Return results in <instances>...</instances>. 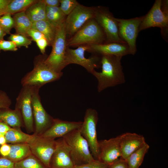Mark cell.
Here are the masks:
<instances>
[{
	"instance_id": "41",
	"label": "cell",
	"mask_w": 168,
	"mask_h": 168,
	"mask_svg": "<svg viewBox=\"0 0 168 168\" xmlns=\"http://www.w3.org/2000/svg\"><path fill=\"white\" fill-rule=\"evenodd\" d=\"M46 6L59 7L60 0H42Z\"/></svg>"
},
{
	"instance_id": "5",
	"label": "cell",
	"mask_w": 168,
	"mask_h": 168,
	"mask_svg": "<svg viewBox=\"0 0 168 168\" xmlns=\"http://www.w3.org/2000/svg\"><path fill=\"white\" fill-rule=\"evenodd\" d=\"M65 22L57 28L55 37L52 45V49L45 62L56 72L61 73L66 67L65 58L67 48Z\"/></svg>"
},
{
	"instance_id": "48",
	"label": "cell",
	"mask_w": 168,
	"mask_h": 168,
	"mask_svg": "<svg viewBox=\"0 0 168 168\" xmlns=\"http://www.w3.org/2000/svg\"></svg>"
},
{
	"instance_id": "2",
	"label": "cell",
	"mask_w": 168,
	"mask_h": 168,
	"mask_svg": "<svg viewBox=\"0 0 168 168\" xmlns=\"http://www.w3.org/2000/svg\"><path fill=\"white\" fill-rule=\"evenodd\" d=\"M106 36L94 18L87 21L67 41V47L105 43Z\"/></svg>"
},
{
	"instance_id": "3",
	"label": "cell",
	"mask_w": 168,
	"mask_h": 168,
	"mask_svg": "<svg viewBox=\"0 0 168 168\" xmlns=\"http://www.w3.org/2000/svg\"><path fill=\"white\" fill-rule=\"evenodd\" d=\"M63 138L70 147L71 157L75 166L84 165L95 160L79 129L72 131Z\"/></svg>"
},
{
	"instance_id": "13",
	"label": "cell",
	"mask_w": 168,
	"mask_h": 168,
	"mask_svg": "<svg viewBox=\"0 0 168 168\" xmlns=\"http://www.w3.org/2000/svg\"><path fill=\"white\" fill-rule=\"evenodd\" d=\"M33 135L28 143L32 154L46 167L49 168L51 157L56 147V140Z\"/></svg>"
},
{
	"instance_id": "34",
	"label": "cell",
	"mask_w": 168,
	"mask_h": 168,
	"mask_svg": "<svg viewBox=\"0 0 168 168\" xmlns=\"http://www.w3.org/2000/svg\"><path fill=\"white\" fill-rule=\"evenodd\" d=\"M16 51L17 50V46L12 41L4 40H0V50Z\"/></svg>"
},
{
	"instance_id": "32",
	"label": "cell",
	"mask_w": 168,
	"mask_h": 168,
	"mask_svg": "<svg viewBox=\"0 0 168 168\" xmlns=\"http://www.w3.org/2000/svg\"><path fill=\"white\" fill-rule=\"evenodd\" d=\"M79 4L76 0H60L59 7L66 16L70 14Z\"/></svg>"
},
{
	"instance_id": "9",
	"label": "cell",
	"mask_w": 168,
	"mask_h": 168,
	"mask_svg": "<svg viewBox=\"0 0 168 168\" xmlns=\"http://www.w3.org/2000/svg\"><path fill=\"white\" fill-rule=\"evenodd\" d=\"M162 0H155L152 7L144 16L139 28V32L152 27H160L161 34L165 40L167 36L168 14L163 12L161 8Z\"/></svg>"
},
{
	"instance_id": "19",
	"label": "cell",
	"mask_w": 168,
	"mask_h": 168,
	"mask_svg": "<svg viewBox=\"0 0 168 168\" xmlns=\"http://www.w3.org/2000/svg\"><path fill=\"white\" fill-rule=\"evenodd\" d=\"M88 45V51L100 55H113L122 57L130 54L128 46L126 43L111 42Z\"/></svg>"
},
{
	"instance_id": "47",
	"label": "cell",
	"mask_w": 168,
	"mask_h": 168,
	"mask_svg": "<svg viewBox=\"0 0 168 168\" xmlns=\"http://www.w3.org/2000/svg\"><path fill=\"white\" fill-rule=\"evenodd\" d=\"M2 134L3 135V134H2V133H0V135H2Z\"/></svg>"
},
{
	"instance_id": "37",
	"label": "cell",
	"mask_w": 168,
	"mask_h": 168,
	"mask_svg": "<svg viewBox=\"0 0 168 168\" xmlns=\"http://www.w3.org/2000/svg\"><path fill=\"white\" fill-rule=\"evenodd\" d=\"M27 34L28 35L30 36L33 40L35 41H36L42 38H45L42 33L33 28L29 29L27 32Z\"/></svg>"
},
{
	"instance_id": "6",
	"label": "cell",
	"mask_w": 168,
	"mask_h": 168,
	"mask_svg": "<svg viewBox=\"0 0 168 168\" xmlns=\"http://www.w3.org/2000/svg\"><path fill=\"white\" fill-rule=\"evenodd\" d=\"M97 111L91 108L87 109L84 121L79 129L82 136L87 142L91 154L97 160L99 154L98 141L97 138L96 125L98 121Z\"/></svg>"
},
{
	"instance_id": "1",
	"label": "cell",
	"mask_w": 168,
	"mask_h": 168,
	"mask_svg": "<svg viewBox=\"0 0 168 168\" xmlns=\"http://www.w3.org/2000/svg\"><path fill=\"white\" fill-rule=\"evenodd\" d=\"M101 56V72L95 70L91 73L98 80L99 92L108 87L123 84L125 81L121 62L122 57L113 55Z\"/></svg>"
},
{
	"instance_id": "22",
	"label": "cell",
	"mask_w": 168,
	"mask_h": 168,
	"mask_svg": "<svg viewBox=\"0 0 168 168\" xmlns=\"http://www.w3.org/2000/svg\"><path fill=\"white\" fill-rule=\"evenodd\" d=\"M46 6L42 0H37L25 11L26 14L32 23L46 20Z\"/></svg>"
},
{
	"instance_id": "45",
	"label": "cell",
	"mask_w": 168,
	"mask_h": 168,
	"mask_svg": "<svg viewBox=\"0 0 168 168\" xmlns=\"http://www.w3.org/2000/svg\"><path fill=\"white\" fill-rule=\"evenodd\" d=\"M7 143L5 138L4 135H0V145H2Z\"/></svg>"
},
{
	"instance_id": "14",
	"label": "cell",
	"mask_w": 168,
	"mask_h": 168,
	"mask_svg": "<svg viewBox=\"0 0 168 168\" xmlns=\"http://www.w3.org/2000/svg\"><path fill=\"white\" fill-rule=\"evenodd\" d=\"M31 97L32 86H22L16 98L15 107L20 110L24 124L27 132L29 133L34 131Z\"/></svg>"
},
{
	"instance_id": "10",
	"label": "cell",
	"mask_w": 168,
	"mask_h": 168,
	"mask_svg": "<svg viewBox=\"0 0 168 168\" xmlns=\"http://www.w3.org/2000/svg\"><path fill=\"white\" fill-rule=\"evenodd\" d=\"M96 7L78 4L67 16L65 21L66 36L72 37L88 21L94 18Z\"/></svg>"
},
{
	"instance_id": "23",
	"label": "cell",
	"mask_w": 168,
	"mask_h": 168,
	"mask_svg": "<svg viewBox=\"0 0 168 168\" xmlns=\"http://www.w3.org/2000/svg\"><path fill=\"white\" fill-rule=\"evenodd\" d=\"M58 27L53 26L46 20H43L32 22L31 28L42 33L47 40L48 45L52 46Z\"/></svg>"
},
{
	"instance_id": "28",
	"label": "cell",
	"mask_w": 168,
	"mask_h": 168,
	"mask_svg": "<svg viewBox=\"0 0 168 168\" xmlns=\"http://www.w3.org/2000/svg\"><path fill=\"white\" fill-rule=\"evenodd\" d=\"M35 0H12L7 6L4 13L11 15L25 11L29 6L35 2Z\"/></svg>"
},
{
	"instance_id": "29",
	"label": "cell",
	"mask_w": 168,
	"mask_h": 168,
	"mask_svg": "<svg viewBox=\"0 0 168 168\" xmlns=\"http://www.w3.org/2000/svg\"><path fill=\"white\" fill-rule=\"evenodd\" d=\"M15 168H47L32 154L23 160L15 163Z\"/></svg>"
},
{
	"instance_id": "11",
	"label": "cell",
	"mask_w": 168,
	"mask_h": 168,
	"mask_svg": "<svg viewBox=\"0 0 168 168\" xmlns=\"http://www.w3.org/2000/svg\"><path fill=\"white\" fill-rule=\"evenodd\" d=\"M144 16L129 19L115 18L121 39L128 45L130 54L134 55L136 52V39L140 25Z\"/></svg>"
},
{
	"instance_id": "40",
	"label": "cell",
	"mask_w": 168,
	"mask_h": 168,
	"mask_svg": "<svg viewBox=\"0 0 168 168\" xmlns=\"http://www.w3.org/2000/svg\"><path fill=\"white\" fill-rule=\"evenodd\" d=\"M11 147L10 144L6 143L2 145L0 147V155L1 156L5 157L10 153Z\"/></svg>"
},
{
	"instance_id": "12",
	"label": "cell",
	"mask_w": 168,
	"mask_h": 168,
	"mask_svg": "<svg viewBox=\"0 0 168 168\" xmlns=\"http://www.w3.org/2000/svg\"><path fill=\"white\" fill-rule=\"evenodd\" d=\"M88 49V44L81 45L75 49L67 47L65 54L66 66L70 64H77L85 68L91 73L95 68H100L101 55L98 54L88 58H85V52Z\"/></svg>"
},
{
	"instance_id": "26",
	"label": "cell",
	"mask_w": 168,
	"mask_h": 168,
	"mask_svg": "<svg viewBox=\"0 0 168 168\" xmlns=\"http://www.w3.org/2000/svg\"><path fill=\"white\" fill-rule=\"evenodd\" d=\"M66 17L59 6H46V20L54 26L58 27L64 23Z\"/></svg>"
},
{
	"instance_id": "30",
	"label": "cell",
	"mask_w": 168,
	"mask_h": 168,
	"mask_svg": "<svg viewBox=\"0 0 168 168\" xmlns=\"http://www.w3.org/2000/svg\"><path fill=\"white\" fill-rule=\"evenodd\" d=\"M0 26L6 34H10L11 29L15 26L14 19L11 14L5 13L0 17Z\"/></svg>"
},
{
	"instance_id": "36",
	"label": "cell",
	"mask_w": 168,
	"mask_h": 168,
	"mask_svg": "<svg viewBox=\"0 0 168 168\" xmlns=\"http://www.w3.org/2000/svg\"><path fill=\"white\" fill-rule=\"evenodd\" d=\"M107 168H129L125 160L118 158L112 163L108 165Z\"/></svg>"
},
{
	"instance_id": "42",
	"label": "cell",
	"mask_w": 168,
	"mask_h": 168,
	"mask_svg": "<svg viewBox=\"0 0 168 168\" xmlns=\"http://www.w3.org/2000/svg\"><path fill=\"white\" fill-rule=\"evenodd\" d=\"M11 128L6 123L0 120V133L3 135L9 129Z\"/></svg>"
},
{
	"instance_id": "17",
	"label": "cell",
	"mask_w": 168,
	"mask_h": 168,
	"mask_svg": "<svg viewBox=\"0 0 168 168\" xmlns=\"http://www.w3.org/2000/svg\"><path fill=\"white\" fill-rule=\"evenodd\" d=\"M82 124V121H70L54 119L50 126L40 135L54 139L63 138L71 131L79 129Z\"/></svg>"
},
{
	"instance_id": "44",
	"label": "cell",
	"mask_w": 168,
	"mask_h": 168,
	"mask_svg": "<svg viewBox=\"0 0 168 168\" xmlns=\"http://www.w3.org/2000/svg\"><path fill=\"white\" fill-rule=\"evenodd\" d=\"M7 34L0 26V40H3L4 37Z\"/></svg>"
},
{
	"instance_id": "7",
	"label": "cell",
	"mask_w": 168,
	"mask_h": 168,
	"mask_svg": "<svg viewBox=\"0 0 168 168\" xmlns=\"http://www.w3.org/2000/svg\"><path fill=\"white\" fill-rule=\"evenodd\" d=\"M94 18L104 32L106 42L125 43L120 38L115 18L107 8L96 7Z\"/></svg>"
},
{
	"instance_id": "31",
	"label": "cell",
	"mask_w": 168,
	"mask_h": 168,
	"mask_svg": "<svg viewBox=\"0 0 168 168\" xmlns=\"http://www.w3.org/2000/svg\"><path fill=\"white\" fill-rule=\"evenodd\" d=\"M9 38L15 44L17 47L23 46L28 48L31 43V40L28 39L26 36L22 35L12 34Z\"/></svg>"
},
{
	"instance_id": "38",
	"label": "cell",
	"mask_w": 168,
	"mask_h": 168,
	"mask_svg": "<svg viewBox=\"0 0 168 168\" xmlns=\"http://www.w3.org/2000/svg\"><path fill=\"white\" fill-rule=\"evenodd\" d=\"M15 163L4 157H0V168H15Z\"/></svg>"
},
{
	"instance_id": "27",
	"label": "cell",
	"mask_w": 168,
	"mask_h": 168,
	"mask_svg": "<svg viewBox=\"0 0 168 168\" xmlns=\"http://www.w3.org/2000/svg\"><path fill=\"white\" fill-rule=\"evenodd\" d=\"M149 146L146 143L130 155L125 160L129 168H139Z\"/></svg>"
},
{
	"instance_id": "16",
	"label": "cell",
	"mask_w": 168,
	"mask_h": 168,
	"mask_svg": "<svg viewBox=\"0 0 168 168\" xmlns=\"http://www.w3.org/2000/svg\"><path fill=\"white\" fill-rule=\"evenodd\" d=\"M56 141V147L51 157L49 168H74L70 147L63 138Z\"/></svg>"
},
{
	"instance_id": "25",
	"label": "cell",
	"mask_w": 168,
	"mask_h": 168,
	"mask_svg": "<svg viewBox=\"0 0 168 168\" xmlns=\"http://www.w3.org/2000/svg\"><path fill=\"white\" fill-rule=\"evenodd\" d=\"M14 27L17 34L28 35V30L31 28L32 22L29 19L25 11L14 14L13 17Z\"/></svg>"
},
{
	"instance_id": "15",
	"label": "cell",
	"mask_w": 168,
	"mask_h": 168,
	"mask_svg": "<svg viewBox=\"0 0 168 168\" xmlns=\"http://www.w3.org/2000/svg\"><path fill=\"white\" fill-rule=\"evenodd\" d=\"M99 154L97 160L109 165L121 156L119 136L98 141Z\"/></svg>"
},
{
	"instance_id": "18",
	"label": "cell",
	"mask_w": 168,
	"mask_h": 168,
	"mask_svg": "<svg viewBox=\"0 0 168 168\" xmlns=\"http://www.w3.org/2000/svg\"><path fill=\"white\" fill-rule=\"evenodd\" d=\"M119 136L121 154L120 158L125 160L146 143L144 137L136 133H126Z\"/></svg>"
},
{
	"instance_id": "33",
	"label": "cell",
	"mask_w": 168,
	"mask_h": 168,
	"mask_svg": "<svg viewBox=\"0 0 168 168\" xmlns=\"http://www.w3.org/2000/svg\"><path fill=\"white\" fill-rule=\"evenodd\" d=\"M107 165L98 160H94L84 165L75 166L74 168H107Z\"/></svg>"
},
{
	"instance_id": "46",
	"label": "cell",
	"mask_w": 168,
	"mask_h": 168,
	"mask_svg": "<svg viewBox=\"0 0 168 168\" xmlns=\"http://www.w3.org/2000/svg\"><path fill=\"white\" fill-rule=\"evenodd\" d=\"M4 14L3 13H0V17L1 16H2V15H3V14Z\"/></svg>"
},
{
	"instance_id": "24",
	"label": "cell",
	"mask_w": 168,
	"mask_h": 168,
	"mask_svg": "<svg viewBox=\"0 0 168 168\" xmlns=\"http://www.w3.org/2000/svg\"><path fill=\"white\" fill-rule=\"evenodd\" d=\"M7 143H28L34 136L22 131L19 127H11L4 135Z\"/></svg>"
},
{
	"instance_id": "20",
	"label": "cell",
	"mask_w": 168,
	"mask_h": 168,
	"mask_svg": "<svg viewBox=\"0 0 168 168\" xmlns=\"http://www.w3.org/2000/svg\"><path fill=\"white\" fill-rule=\"evenodd\" d=\"M0 120L12 128H21L24 124L21 112L16 108H0Z\"/></svg>"
},
{
	"instance_id": "39",
	"label": "cell",
	"mask_w": 168,
	"mask_h": 168,
	"mask_svg": "<svg viewBox=\"0 0 168 168\" xmlns=\"http://www.w3.org/2000/svg\"><path fill=\"white\" fill-rule=\"evenodd\" d=\"M36 42L41 52L43 54H44L45 52L46 48L48 45L47 40L44 37L38 40Z\"/></svg>"
},
{
	"instance_id": "4",
	"label": "cell",
	"mask_w": 168,
	"mask_h": 168,
	"mask_svg": "<svg viewBox=\"0 0 168 168\" xmlns=\"http://www.w3.org/2000/svg\"><path fill=\"white\" fill-rule=\"evenodd\" d=\"M46 58H41L35 62L33 69L22 78L21 84L22 86H29L41 87L48 83L58 80L61 78L63 72H58L47 65L45 62Z\"/></svg>"
},
{
	"instance_id": "21",
	"label": "cell",
	"mask_w": 168,
	"mask_h": 168,
	"mask_svg": "<svg viewBox=\"0 0 168 168\" xmlns=\"http://www.w3.org/2000/svg\"><path fill=\"white\" fill-rule=\"evenodd\" d=\"M9 155L5 157L15 163L20 161L32 154L27 143L11 144Z\"/></svg>"
},
{
	"instance_id": "8",
	"label": "cell",
	"mask_w": 168,
	"mask_h": 168,
	"mask_svg": "<svg viewBox=\"0 0 168 168\" xmlns=\"http://www.w3.org/2000/svg\"><path fill=\"white\" fill-rule=\"evenodd\" d=\"M32 86L31 102L35 129L34 134L40 135L50 126L54 119L45 110L39 94L40 87Z\"/></svg>"
},
{
	"instance_id": "43",
	"label": "cell",
	"mask_w": 168,
	"mask_h": 168,
	"mask_svg": "<svg viewBox=\"0 0 168 168\" xmlns=\"http://www.w3.org/2000/svg\"><path fill=\"white\" fill-rule=\"evenodd\" d=\"M11 0H0V13L4 12Z\"/></svg>"
},
{
	"instance_id": "35",
	"label": "cell",
	"mask_w": 168,
	"mask_h": 168,
	"mask_svg": "<svg viewBox=\"0 0 168 168\" xmlns=\"http://www.w3.org/2000/svg\"><path fill=\"white\" fill-rule=\"evenodd\" d=\"M12 101L7 93L0 91V108H9Z\"/></svg>"
}]
</instances>
